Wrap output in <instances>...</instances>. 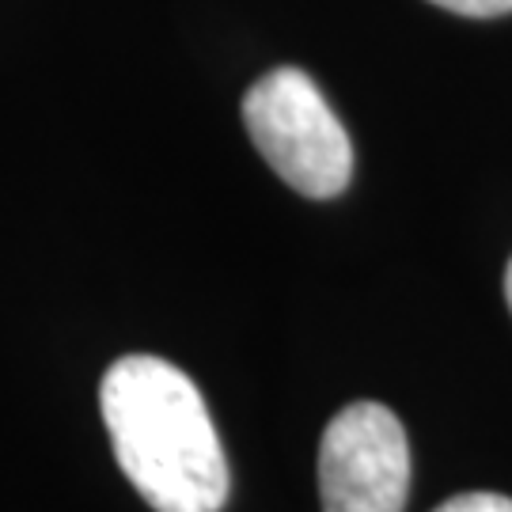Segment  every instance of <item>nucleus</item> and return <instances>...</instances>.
Wrapping results in <instances>:
<instances>
[{
    "label": "nucleus",
    "mask_w": 512,
    "mask_h": 512,
    "mask_svg": "<svg viewBox=\"0 0 512 512\" xmlns=\"http://www.w3.org/2000/svg\"><path fill=\"white\" fill-rule=\"evenodd\" d=\"M505 300H509V308H512V262H509V270H505Z\"/></svg>",
    "instance_id": "6"
},
{
    "label": "nucleus",
    "mask_w": 512,
    "mask_h": 512,
    "mask_svg": "<svg viewBox=\"0 0 512 512\" xmlns=\"http://www.w3.org/2000/svg\"><path fill=\"white\" fill-rule=\"evenodd\" d=\"M437 512H512V497L478 490V494H459L452 501H444Z\"/></svg>",
    "instance_id": "4"
},
{
    "label": "nucleus",
    "mask_w": 512,
    "mask_h": 512,
    "mask_svg": "<svg viewBox=\"0 0 512 512\" xmlns=\"http://www.w3.org/2000/svg\"><path fill=\"white\" fill-rule=\"evenodd\" d=\"M410 444L403 421L380 403H353L330 418L319 444L323 512H403Z\"/></svg>",
    "instance_id": "3"
},
{
    "label": "nucleus",
    "mask_w": 512,
    "mask_h": 512,
    "mask_svg": "<svg viewBox=\"0 0 512 512\" xmlns=\"http://www.w3.org/2000/svg\"><path fill=\"white\" fill-rule=\"evenodd\" d=\"M243 126L262 160L296 194L327 202L353 175V145L319 84L300 69H274L243 95Z\"/></svg>",
    "instance_id": "2"
},
{
    "label": "nucleus",
    "mask_w": 512,
    "mask_h": 512,
    "mask_svg": "<svg viewBox=\"0 0 512 512\" xmlns=\"http://www.w3.org/2000/svg\"><path fill=\"white\" fill-rule=\"evenodd\" d=\"M114 459L156 512H220L228 459L194 380L164 357H118L99 387Z\"/></svg>",
    "instance_id": "1"
},
{
    "label": "nucleus",
    "mask_w": 512,
    "mask_h": 512,
    "mask_svg": "<svg viewBox=\"0 0 512 512\" xmlns=\"http://www.w3.org/2000/svg\"><path fill=\"white\" fill-rule=\"evenodd\" d=\"M437 8H448L456 16H471V19H490V16H505L512 12V0H429Z\"/></svg>",
    "instance_id": "5"
}]
</instances>
